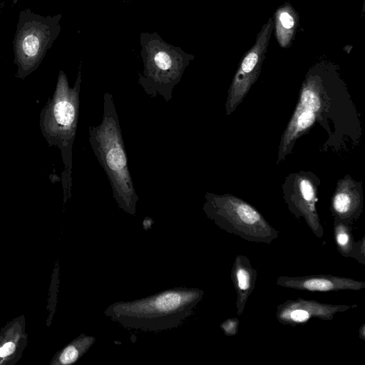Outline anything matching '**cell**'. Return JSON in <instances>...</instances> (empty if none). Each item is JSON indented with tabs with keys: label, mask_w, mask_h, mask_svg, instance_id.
<instances>
[{
	"label": "cell",
	"mask_w": 365,
	"mask_h": 365,
	"mask_svg": "<svg viewBox=\"0 0 365 365\" xmlns=\"http://www.w3.org/2000/svg\"><path fill=\"white\" fill-rule=\"evenodd\" d=\"M273 21L279 46L282 48L290 47L299 26L297 11L290 3L286 2L276 9Z\"/></svg>",
	"instance_id": "15"
},
{
	"label": "cell",
	"mask_w": 365,
	"mask_h": 365,
	"mask_svg": "<svg viewBox=\"0 0 365 365\" xmlns=\"http://www.w3.org/2000/svg\"><path fill=\"white\" fill-rule=\"evenodd\" d=\"M359 337L361 339L365 340V324H363L361 326V327L359 328Z\"/></svg>",
	"instance_id": "21"
},
{
	"label": "cell",
	"mask_w": 365,
	"mask_h": 365,
	"mask_svg": "<svg viewBox=\"0 0 365 365\" xmlns=\"http://www.w3.org/2000/svg\"><path fill=\"white\" fill-rule=\"evenodd\" d=\"M203 295L200 289L175 287L133 301L115 302L106 309L105 314L128 328L158 331L181 324Z\"/></svg>",
	"instance_id": "1"
},
{
	"label": "cell",
	"mask_w": 365,
	"mask_h": 365,
	"mask_svg": "<svg viewBox=\"0 0 365 365\" xmlns=\"http://www.w3.org/2000/svg\"><path fill=\"white\" fill-rule=\"evenodd\" d=\"M257 275V270L246 256H236L231 269V280L237 293V315H242L245 310L247 299L255 289Z\"/></svg>",
	"instance_id": "14"
},
{
	"label": "cell",
	"mask_w": 365,
	"mask_h": 365,
	"mask_svg": "<svg viewBox=\"0 0 365 365\" xmlns=\"http://www.w3.org/2000/svg\"><path fill=\"white\" fill-rule=\"evenodd\" d=\"M28 342L25 316L21 314L0 329V365H15L21 359Z\"/></svg>",
	"instance_id": "13"
},
{
	"label": "cell",
	"mask_w": 365,
	"mask_h": 365,
	"mask_svg": "<svg viewBox=\"0 0 365 365\" xmlns=\"http://www.w3.org/2000/svg\"><path fill=\"white\" fill-rule=\"evenodd\" d=\"M94 336L81 334L55 353L49 365H68L77 361L94 343Z\"/></svg>",
	"instance_id": "16"
},
{
	"label": "cell",
	"mask_w": 365,
	"mask_h": 365,
	"mask_svg": "<svg viewBox=\"0 0 365 365\" xmlns=\"http://www.w3.org/2000/svg\"><path fill=\"white\" fill-rule=\"evenodd\" d=\"M81 83V69L73 87L69 86L66 74L61 70L54 92L39 115L42 135L49 146H56L61 151L64 165L62 173L64 202L71 197L72 148L78 120Z\"/></svg>",
	"instance_id": "4"
},
{
	"label": "cell",
	"mask_w": 365,
	"mask_h": 365,
	"mask_svg": "<svg viewBox=\"0 0 365 365\" xmlns=\"http://www.w3.org/2000/svg\"><path fill=\"white\" fill-rule=\"evenodd\" d=\"M61 14L42 16L30 9L19 12L13 41L16 77L25 79L41 65L58 36Z\"/></svg>",
	"instance_id": "6"
},
{
	"label": "cell",
	"mask_w": 365,
	"mask_h": 365,
	"mask_svg": "<svg viewBox=\"0 0 365 365\" xmlns=\"http://www.w3.org/2000/svg\"><path fill=\"white\" fill-rule=\"evenodd\" d=\"M334 238L339 252L344 257L353 258L356 242L354 240L351 226L334 220Z\"/></svg>",
	"instance_id": "17"
},
{
	"label": "cell",
	"mask_w": 365,
	"mask_h": 365,
	"mask_svg": "<svg viewBox=\"0 0 365 365\" xmlns=\"http://www.w3.org/2000/svg\"><path fill=\"white\" fill-rule=\"evenodd\" d=\"M288 180L291 184L284 192L290 212L297 218H303L317 237H322L324 228L316 209L317 197L314 180L304 173L292 175Z\"/></svg>",
	"instance_id": "9"
},
{
	"label": "cell",
	"mask_w": 365,
	"mask_h": 365,
	"mask_svg": "<svg viewBox=\"0 0 365 365\" xmlns=\"http://www.w3.org/2000/svg\"><path fill=\"white\" fill-rule=\"evenodd\" d=\"M356 307V304H331L299 297L279 304L277 307L276 317L284 325L295 327L314 318L329 321L336 313Z\"/></svg>",
	"instance_id": "10"
},
{
	"label": "cell",
	"mask_w": 365,
	"mask_h": 365,
	"mask_svg": "<svg viewBox=\"0 0 365 365\" xmlns=\"http://www.w3.org/2000/svg\"><path fill=\"white\" fill-rule=\"evenodd\" d=\"M140 44L143 71L138 83L152 97L170 101L174 87L195 56L167 43L157 32H141Z\"/></svg>",
	"instance_id": "5"
},
{
	"label": "cell",
	"mask_w": 365,
	"mask_h": 365,
	"mask_svg": "<svg viewBox=\"0 0 365 365\" xmlns=\"http://www.w3.org/2000/svg\"><path fill=\"white\" fill-rule=\"evenodd\" d=\"M240 321L237 318H230L220 324V328L227 336H235L239 331Z\"/></svg>",
	"instance_id": "19"
},
{
	"label": "cell",
	"mask_w": 365,
	"mask_h": 365,
	"mask_svg": "<svg viewBox=\"0 0 365 365\" xmlns=\"http://www.w3.org/2000/svg\"><path fill=\"white\" fill-rule=\"evenodd\" d=\"M353 258L358 262L365 264V236L356 242Z\"/></svg>",
	"instance_id": "20"
},
{
	"label": "cell",
	"mask_w": 365,
	"mask_h": 365,
	"mask_svg": "<svg viewBox=\"0 0 365 365\" xmlns=\"http://www.w3.org/2000/svg\"><path fill=\"white\" fill-rule=\"evenodd\" d=\"M344 83L337 66L320 61L310 67L302 83L296 108L282 135L277 163L289 153L296 140L316 123L330 118L336 103L333 92Z\"/></svg>",
	"instance_id": "3"
},
{
	"label": "cell",
	"mask_w": 365,
	"mask_h": 365,
	"mask_svg": "<svg viewBox=\"0 0 365 365\" xmlns=\"http://www.w3.org/2000/svg\"><path fill=\"white\" fill-rule=\"evenodd\" d=\"M202 209L220 229L245 240L270 244L279 236L258 210L234 195L207 192Z\"/></svg>",
	"instance_id": "7"
},
{
	"label": "cell",
	"mask_w": 365,
	"mask_h": 365,
	"mask_svg": "<svg viewBox=\"0 0 365 365\" xmlns=\"http://www.w3.org/2000/svg\"><path fill=\"white\" fill-rule=\"evenodd\" d=\"M52 282L51 283V291L49 294H51L50 299L48 300V304L47 306L48 309L49 310V316H48V320H51L52 319L53 315L55 312L56 305V300L53 298V296L55 297H57V292H58V268L56 270V273H55V270L53 273L52 277Z\"/></svg>",
	"instance_id": "18"
},
{
	"label": "cell",
	"mask_w": 365,
	"mask_h": 365,
	"mask_svg": "<svg viewBox=\"0 0 365 365\" xmlns=\"http://www.w3.org/2000/svg\"><path fill=\"white\" fill-rule=\"evenodd\" d=\"M278 286L301 291L327 292L354 290L365 288V282L354 279L332 274H312L303 277L279 276Z\"/></svg>",
	"instance_id": "11"
},
{
	"label": "cell",
	"mask_w": 365,
	"mask_h": 365,
	"mask_svg": "<svg viewBox=\"0 0 365 365\" xmlns=\"http://www.w3.org/2000/svg\"><path fill=\"white\" fill-rule=\"evenodd\" d=\"M363 204L364 197L359 183L349 176L338 182L331 205L334 220L351 226L360 217Z\"/></svg>",
	"instance_id": "12"
},
{
	"label": "cell",
	"mask_w": 365,
	"mask_h": 365,
	"mask_svg": "<svg viewBox=\"0 0 365 365\" xmlns=\"http://www.w3.org/2000/svg\"><path fill=\"white\" fill-rule=\"evenodd\" d=\"M273 30V19L269 18L257 34L254 45L244 54L228 90L227 115L235 110L257 81Z\"/></svg>",
	"instance_id": "8"
},
{
	"label": "cell",
	"mask_w": 365,
	"mask_h": 365,
	"mask_svg": "<svg viewBox=\"0 0 365 365\" xmlns=\"http://www.w3.org/2000/svg\"><path fill=\"white\" fill-rule=\"evenodd\" d=\"M88 140L111 186L113 196L118 207L135 215L139 200L128 167L121 128L113 96L103 95L101 123L88 128Z\"/></svg>",
	"instance_id": "2"
}]
</instances>
